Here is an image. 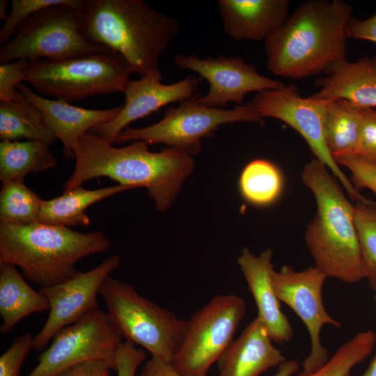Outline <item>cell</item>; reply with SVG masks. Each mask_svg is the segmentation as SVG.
I'll list each match as a JSON object with an SVG mask.
<instances>
[{"label":"cell","mask_w":376,"mask_h":376,"mask_svg":"<svg viewBox=\"0 0 376 376\" xmlns=\"http://www.w3.org/2000/svg\"><path fill=\"white\" fill-rule=\"evenodd\" d=\"M75 159L64 191L91 179L107 177L132 189L146 188L159 212L173 206L195 164L193 157L173 148L151 152L141 141L114 147L91 130L79 140Z\"/></svg>","instance_id":"cell-1"},{"label":"cell","mask_w":376,"mask_h":376,"mask_svg":"<svg viewBox=\"0 0 376 376\" xmlns=\"http://www.w3.org/2000/svg\"><path fill=\"white\" fill-rule=\"evenodd\" d=\"M352 10L341 0L301 3L264 40L267 70L299 79L324 73L332 64L345 60L347 28Z\"/></svg>","instance_id":"cell-2"},{"label":"cell","mask_w":376,"mask_h":376,"mask_svg":"<svg viewBox=\"0 0 376 376\" xmlns=\"http://www.w3.org/2000/svg\"><path fill=\"white\" fill-rule=\"evenodd\" d=\"M78 10L87 40L120 54L141 77L159 68L180 31L177 19L143 0H81Z\"/></svg>","instance_id":"cell-3"},{"label":"cell","mask_w":376,"mask_h":376,"mask_svg":"<svg viewBox=\"0 0 376 376\" xmlns=\"http://www.w3.org/2000/svg\"><path fill=\"white\" fill-rule=\"evenodd\" d=\"M301 179L313 193L317 205L305 233L315 267L327 278L349 284L359 282L366 274L354 205L345 197L337 178L317 159L304 166Z\"/></svg>","instance_id":"cell-4"},{"label":"cell","mask_w":376,"mask_h":376,"mask_svg":"<svg viewBox=\"0 0 376 376\" xmlns=\"http://www.w3.org/2000/svg\"><path fill=\"white\" fill-rule=\"evenodd\" d=\"M111 246L102 231L83 233L40 222L20 225L0 221V263L19 266L23 276L40 288L72 278L79 272V261L107 251Z\"/></svg>","instance_id":"cell-5"},{"label":"cell","mask_w":376,"mask_h":376,"mask_svg":"<svg viewBox=\"0 0 376 376\" xmlns=\"http://www.w3.org/2000/svg\"><path fill=\"white\" fill-rule=\"evenodd\" d=\"M133 73L125 59L110 49L61 58L28 61L25 81L40 94L69 103L124 93Z\"/></svg>","instance_id":"cell-6"},{"label":"cell","mask_w":376,"mask_h":376,"mask_svg":"<svg viewBox=\"0 0 376 376\" xmlns=\"http://www.w3.org/2000/svg\"><path fill=\"white\" fill-rule=\"evenodd\" d=\"M100 295L107 313L125 340L171 363L185 337L188 320L178 318L140 295L130 283L108 276Z\"/></svg>","instance_id":"cell-7"},{"label":"cell","mask_w":376,"mask_h":376,"mask_svg":"<svg viewBox=\"0 0 376 376\" xmlns=\"http://www.w3.org/2000/svg\"><path fill=\"white\" fill-rule=\"evenodd\" d=\"M199 95L170 107L156 123L140 127H127L116 137L115 143L141 141L148 144L163 143L191 157L201 148V140L212 137L220 126L237 122L263 123L251 101L234 109L203 105Z\"/></svg>","instance_id":"cell-8"},{"label":"cell","mask_w":376,"mask_h":376,"mask_svg":"<svg viewBox=\"0 0 376 376\" xmlns=\"http://www.w3.org/2000/svg\"><path fill=\"white\" fill-rule=\"evenodd\" d=\"M102 49L107 48L92 44L84 34L78 8L58 5L38 11L18 27L11 40L0 48V64L61 58Z\"/></svg>","instance_id":"cell-9"},{"label":"cell","mask_w":376,"mask_h":376,"mask_svg":"<svg viewBox=\"0 0 376 376\" xmlns=\"http://www.w3.org/2000/svg\"><path fill=\"white\" fill-rule=\"evenodd\" d=\"M246 301L219 295L188 320L183 340L171 365L182 376H207L211 365L233 340L245 316Z\"/></svg>","instance_id":"cell-10"},{"label":"cell","mask_w":376,"mask_h":376,"mask_svg":"<svg viewBox=\"0 0 376 376\" xmlns=\"http://www.w3.org/2000/svg\"><path fill=\"white\" fill-rule=\"evenodd\" d=\"M331 100L313 95L301 97L296 85L290 84L258 92L251 102L263 119L280 120L297 131L305 139L316 159L325 164L341 182L351 199L368 201L340 170L325 143L323 123Z\"/></svg>","instance_id":"cell-11"},{"label":"cell","mask_w":376,"mask_h":376,"mask_svg":"<svg viewBox=\"0 0 376 376\" xmlns=\"http://www.w3.org/2000/svg\"><path fill=\"white\" fill-rule=\"evenodd\" d=\"M123 338L107 312L99 308L58 331L38 357V365L25 376H54L93 359L106 360L116 367V353Z\"/></svg>","instance_id":"cell-12"},{"label":"cell","mask_w":376,"mask_h":376,"mask_svg":"<svg viewBox=\"0 0 376 376\" xmlns=\"http://www.w3.org/2000/svg\"><path fill=\"white\" fill-rule=\"evenodd\" d=\"M327 277L315 266L296 271L283 266L272 274L274 290L280 301L289 306L306 326L311 340V350L302 362L303 371L308 373L323 366L330 358L329 352L320 341L324 325L340 328V322L327 311L322 299V287Z\"/></svg>","instance_id":"cell-13"},{"label":"cell","mask_w":376,"mask_h":376,"mask_svg":"<svg viewBox=\"0 0 376 376\" xmlns=\"http://www.w3.org/2000/svg\"><path fill=\"white\" fill-rule=\"evenodd\" d=\"M175 65L182 70H191L209 84L208 92L198 96L204 106L225 108L230 102L244 104L245 95L252 92L280 88L285 84L260 75L257 68L240 56L200 58L197 55L178 54Z\"/></svg>","instance_id":"cell-14"},{"label":"cell","mask_w":376,"mask_h":376,"mask_svg":"<svg viewBox=\"0 0 376 376\" xmlns=\"http://www.w3.org/2000/svg\"><path fill=\"white\" fill-rule=\"evenodd\" d=\"M120 266V258L113 255L88 272H79L61 283L40 288L49 302V315L33 337V349L43 352L55 334L99 309L97 296L104 279Z\"/></svg>","instance_id":"cell-15"},{"label":"cell","mask_w":376,"mask_h":376,"mask_svg":"<svg viewBox=\"0 0 376 376\" xmlns=\"http://www.w3.org/2000/svg\"><path fill=\"white\" fill-rule=\"evenodd\" d=\"M159 68L137 80H130L124 91L125 102L120 113L111 120L94 127L91 131L113 145L118 135L128 125L149 116L160 108L195 95L202 81L189 76L177 82L162 83Z\"/></svg>","instance_id":"cell-16"},{"label":"cell","mask_w":376,"mask_h":376,"mask_svg":"<svg viewBox=\"0 0 376 376\" xmlns=\"http://www.w3.org/2000/svg\"><path fill=\"white\" fill-rule=\"evenodd\" d=\"M16 89L36 106L63 146V155L75 159L79 140L94 127L114 118L123 104L106 109H90L77 107L56 99L44 97L34 93L30 87L20 83Z\"/></svg>","instance_id":"cell-17"},{"label":"cell","mask_w":376,"mask_h":376,"mask_svg":"<svg viewBox=\"0 0 376 376\" xmlns=\"http://www.w3.org/2000/svg\"><path fill=\"white\" fill-rule=\"evenodd\" d=\"M273 252L267 249L256 256L248 248L242 250L237 263L255 300L259 320L265 324L273 341L288 342L293 330L281 308L272 283L274 271Z\"/></svg>","instance_id":"cell-18"},{"label":"cell","mask_w":376,"mask_h":376,"mask_svg":"<svg viewBox=\"0 0 376 376\" xmlns=\"http://www.w3.org/2000/svg\"><path fill=\"white\" fill-rule=\"evenodd\" d=\"M225 33L237 41L265 40L290 16L288 0H218Z\"/></svg>","instance_id":"cell-19"},{"label":"cell","mask_w":376,"mask_h":376,"mask_svg":"<svg viewBox=\"0 0 376 376\" xmlns=\"http://www.w3.org/2000/svg\"><path fill=\"white\" fill-rule=\"evenodd\" d=\"M258 317L217 359L218 376H259L285 359Z\"/></svg>","instance_id":"cell-20"},{"label":"cell","mask_w":376,"mask_h":376,"mask_svg":"<svg viewBox=\"0 0 376 376\" xmlns=\"http://www.w3.org/2000/svg\"><path fill=\"white\" fill-rule=\"evenodd\" d=\"M324 74L316 79L320 89L313 97L343 99L358 106L376 107V57L340 61Z\"/></svg>","instance_id":"cell-21"},{"label":"cell","mask_w":376,"mask_h":376,"mask_svg":"<svg viewBox=\"0 0 376 376\" xmlns=\"http://www.w3.org/2000/svg\"><path fill=\"white\" fill-rule=\"evenodd\" d=\"M49 310L47 298L34 290L10 263H0V331L9 333L22 319Z\"/></svg>","instance_id":"cell-22"},{"label":"cell","mask_w":376,"mask_h":376,"mask_svg":"<svg viewBox=\"0 0 376 376\" xmlns=\"http://www.w3.org/2000/svg\"><path fill=\"white\" fill-rule=\"evenodd\" d=\"M131 189L121 185L93 190L86 189L81 185L76 187L59 196L42 200L39 222L67 228L88 226L91 220L85 211L89 206Z\"/></svg>","instance_id":"cell-23"},{"label":"cell","mask_w":376,"mask_h":376,"mask_svg":"<svg viewBox=\"0 0 376 376\" xmlns=\"http://www.w3.org/2000/svg\"><path fill=\"white\" fill-rule=\"evenodd\" d=\"M47 143L36 140L0 142V180H22L29 173L44 172L57 164Z\"/></svg>","instance_id":"cell-24"},{"label":"cell","mask_w":376,"mask_h":376,"mask_svg":"<svg viewBox=\"0 0 376 376\" xmlns=\"http://www.w3.org/2000/svg\"><path fill=\"white\" fill-rule=\"evenodd\" d=\"M0 139L36 140L48 145L57 139L42 111L24 95L17 102H0Z\"/></svg>","instance_id":"cell-25"},{"label":"cell","mask_w":376,"mask_h":376,"mask_svg":"<svg viewBox=\"0 0 376 376\" xmlns=\"http://www.w3.org/2000/svg\"><path fill=\"white\" fill-rule=\"evenodd\" d=\"M360 124L361 106L343 99H332L325 113L323 133L334 158L355 154Z\"/></svg>","instance_id":"cell-26"},{"label":"cell","mask_w":376,"mask_h":376,"mask_svg":"<svg viewBox=\"0 0 376 376\" xmlns=\"http://www.w3.org/2000/svg\"><path fill=\"white\" fill-rule=\"evenodd\" d=\"M284 188V178L281 169L273 162L256 159L249 162L242 171L238 180V189L242 198L258 207L274 204Z\"/></svg>","instance_id":"cell-27"},{"label":"cell","mask_w":376,"mask_h":376,"mask_svg":"<svg viewBox=\"0 0 376 376\" xmlns=\"http://www.w3.org/2000/svg\"><path fill=\"white\" fill-rule=\"evenodd\" d=\"M42 199L22 180L2 183L0 221L26 225L39 222Z\"/></svg>","instance_id":"cell-28"},{"label":"cell","mask_w":376,"mask_h":376,"mask_svg":"<svg viewBox=\"0 0 376 376\" xmlns=\"http://www.w3.org/2000/svg\"><path fill=\"white\" fill-rule=\"evenodd\" d=\"M376 343V333L366 330L356 334L341 345L333 356L313 372L299 373L293 376H350L355 366L372 352Z\"/></svg>","instance_id":"cell-29"},{"label":"cell","mask_w":376,"mask_h":376,"mask_svg":"<svg viewBox=\"0 0 376 376\" xmlns=\"http://www.w3.org/2000/svg\"><path fill=\"white\" fill-rule=\"evenodd\" d=\"M355 226L362 251L366 278L376 290V203L357 201L354 205Z\"/></svg>","instance_id":"cell-30"},{"label":"cell","mask_w":376,"mask_h":376,"mask_svg":"<svg viewBox=\"0 0 376 376\" xmlns=\"http://www.w3.org/2000/svg\"><path fill=\"white\" fill-rule=\"evenodd\" d=\"M81 3V0H12L10 13L0 31V46L10 42L18 27L38 11L58 5L79 8Z\"/></svg>","instance_id":"cell-31"},{"label":"cell","mask_w":376,"mask_h":376,"mask_svg":"<svg viewBox=\"0 0 376 376\" xmlns=\"http://www.w3.org/2000/svg\"><path fill=\"white\" fill-rule=\"evenodd\" d=\"M336 164L345 166L352 173V184L359 191L368 188L376 194V161L357 155H344L334 158Z\"/></svg>","instance_id":"cell-32"},{"label":"cell","mask_w":376,"mask_h":376,"mask_svg":"<svg viewBox=\"0 0 376 376\" xmlns=\"http://www.w3.org/2000/svg\"><path fill=\"white\" fill-rule=\"evenodd\" d=\"M27 65L26 60L0 64V102H17L23 97L16 87L25 81L24 70Z\"/></svg>","instance_id":"cell-33"},{"label":"cell","mask_w":376,"mask_h":376,"mask_svg":"<svg viewBox=\"0 0 376 376\" xmlns=\"http://www.w3.org/2000/svg\"><path fill=\"white\" fill-rule=\"evenodd\" d=\"M33 348V338L27 333L16 338L0 357V376H19L21 366Z\"/></svg>","instance_id":"cell-34"},{"label":"cell","mask_w":376,"mask_h":376,"mask_svg":"<svg viewBox=\"0 0 376 376\" xmlns=\"http://www.w3.org/2000/svg\"><path fill=\"white\" fill-rule=\"evenodd\" d=\"M354 155L376 161V111L361 107V124L357 147Z\"/></svg>","instance_id":"cell-35"},{"label":"cell","mask_w":376,"mask_h":376,"mask_svg":"<svg viewBox=\"0 0 376 376\" xmlns=\"http://www.w3.org/2000/svg\"><path fill=\"white\" fill-rule=\"evenodd\" d=\"M146 359V353L130 341L123 342L116 353L118 376H135L138 367Z\"/></svg>","instance_id":"cell-36"},{"label":"cell","mask_w":376,"mask_h":376,"mask_svg":"<svg viewBox=\"0 0 376 376\" xmlns=\"http://www.w3.org/2000/svg\"><path fill=\"white\" fill-rule=\"evenodd\" d=\"M111 370H116V367L111 362L93 359L72 366L54 376H111Z\"/></svg>","instance_id":"cell-37"},{"label":"cell","mask_w":376,"mask_h":376,"mask_svg":"<svg viewBox=\"0 0 376 376\" xmlns=\"http://www.w3.org/2000/svg\"><path fill=\"white\" fill-rule=\"evenodd\" d=\"M347 38L376 43V13L365 19L353 17L347 26Z\"/></svg>","instance_id":"cell-38"},{"label":"cell","mask_w":376,"mask_h":376,"mask_svg":"<svg viewBox=\"0 0 376 376\" xmlns=\"http://www.w3.org/2000/svg\"><path fill=\"white\" fill-rule=\"evenodd\" d=\"M139 376H182L177 373L171 363L151 357L143 365Z\"/></svg>","instance_id":"cell-39"},{"label":"cell","mask_w":376,"mask_h":376,"mask_svg":"<svg viewBox=\"0 0 376 376\" xmlns=\"http://www.w3.org/2000/svg\"><path fill=\"white\" fill-rule=\"evenodd\" d=\"M278 367L277 372L273 376H293L299 368L295 360H285Z\"/></svg>","instance_id":"cell-40"},{"label":"cell","mask_w":376,"mask_h":376,"mask_svg":"<svg viewBox=\"0 0 376 376\" xmlns=\"http://www.w3.org/2000/svg\"><path fill=\"white\" fill-rule=\"evenodd\" d=\"M361 376H376V354L371 361L368 368Z\"/></svg>","instance_id":"cell-41"},{"label":"cell","mask_w":376,"mask_h":376,"mask_svg":"<svg viewBox=\"0 0 376 376\" xmlns=\"http://www.w3.org/2000/svg\"><path fill=\"white\" fill-rule=\"evenodd\" d=\"M8 4V1L7 0H1L0 1V19L6 22L8 17L7 14V6Z\"/></svg>","instance_id":"cell-42"},{"label":"cell","mask_w":376,"mask_h":376,"mask_svg":"<svg viewBox=\"0 0 376 376\" xmlns=\"http://www.w3.org/2000/svg\"><path fill=\"white\" fill-rule=\"evenodd\" d=\"M375 299H376V297H375Z\"/></svg>","instance_id":"cell-43"}]
</instances>
